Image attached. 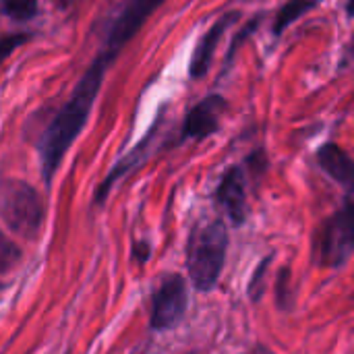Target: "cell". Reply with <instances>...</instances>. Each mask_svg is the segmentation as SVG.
<instances>
[{
	"label": "cell",
	"mask_w": 354,
	"mask_h": 354,
	"mask_svg": "<svg viewBox=\"0 0 354 354\" xmlns=\"http://www.w3.org/2000/svg\"><path fill=\"white\" fill-rule=\"evenodd\" d=\"M110 60L112 58L106 52L93 60V64L85 71V75L77 83L71 100L60 108V112L56 114V118L48 127V131L41 139V170H44L46 183L52 180V176H54L56 168L60 166L64 153L68 151L73 141L83 131V127L89 118L91 106L100 93L104 73H106V66Z\"/></svg>",
	"instance_id": "obj_1"
},
{
	"label": "cell",
	"mask_w": 354,
	"mask_h": 354,
	"mask_svg": "<svg viewBox=\"0 0 354 354\" xmlns=\"http://www.w3.org/2000/svg\"><path fill=\"white\" fill-rule=\"evenodd\" d=\"M228 234L222 222H209L197 228L189 241L187 268L193 284L199 290H212L224 268Z\"/></svg>",
	"instance_id": "obj_2"
},
{
	"label": "cell",
	"mask_w": 354,
	"mask_h": 354,
	"mask_svg": "<svg viewBox=\"0 0 354 354\" xmlns=\"http://www.w3.org/2000/svg\"><path fill=\"white\" fill-rule=\"evenodd\" d=\"M0 218L23 239H35L41 228V201L35 189L23 180L0 183Z\"/></svg>",
	"instance_id": "obj_3"
},
{
	"label": "cell",
	"mask_w": 354,
	"mask_h": 354,
	"mask_svg": "<svg viewBox=\"0 0 354 354\" xmlns=\"http://www.w3.org/2000/svg\"><path fill=\"white\" fill-rule=\"evenodd\" d=\"M354 247V222L353 205L346 203L342 212L332 216L317 234L315 241V259L324 268H342L351 255Z\"/></svg>",
	"instance_id": "obj_4"
},
{
	"label": "cell",
	"mask_w": 354,
	"mask_h": 354,
	"mask_svg": "<svg viewBox=\"0 0 354 354\" xmlns=\"http://www.w3.org/2000/svg\"><path fill=\"white\" fill-rule=\"evenodd\" d=\"M164 0H131L122 8V12L116 17V21L110 27L108 44H106V54L114 58L147 23V19L156 12V8Z\"/></svg>",
	"instance_id": "obj_5"
},
{
	"label": "cell",
	"mask_w": 354,
	"mask_h": 354,
	"mask_svg": "<svg viewBox=\"0 0 354 354\" xmlns=\"http://www.w3.org/2000/svg\"><path fill=\"white\" fill-rule=\"evenodd\" d=\"M187 309V284L180 276H168L160 282L153 295L151 326L156 330H168L180 322Z\"/></svg>",
	"instance_id": "obj_6"
},
{
	"label": "cell",
	"mask_w": 354,
	"mask_h": 354,
	"mask_svg": "<svg viewBox=\"0 0 354 354\" xmlns=\"http://www.w3.org/2000/svg\"><path fill=\"white\" fill-rule=\"evenodd\" d=\"M224 110V100L220 95L205 97L197 106H193L185 118L183 137L189 139H203L218 131L220 127V114Z\"/></svg>",
	"instance_id": "obj_7"
},
{
	"label": "cell",
	"mask_w": 354,
	"mask_h": 354,
	"mask_svg": "<svg viewBox=\"0 0 354 354\" xmlns=\"http://www.w3.org/2000/svg\"><path fill=\"white\" fill-rule=\"evenodd\" d=\"M220 205L226 214V218L232 224H243L247 218V195H245V178L239 168H230L218 189Z\"/></svg>",
	"instance_id": "obj_8"
},
{
	"label": "cell",
	"mask_w": 354,
	"mask_h": 354,
	"mask_svg": "<svg viewBox=\"0 0 354 354\" xmlns=\"http://www.w3.org/2000/svg\"><path fill=\"white\" fill-rule=\"evenodd\" d=\"M239 21V12H226L222 15L212 27L209 31L201 37V41L197 44L195 48V54H193V60H191V77L193 79H201L205 77V73L209 71V64L214 60V54H216V48H218V41L222 39L224 31Z\"/></svg>",
	"instance_id": "obj_9"
},
{
	"label": "cell",
	"mask_w": 354,
	"mask_h": 354,
	"mask_svg": "<svg viewBox=\"0 0 354 354\" xmlns=\"http://www.w3.org/2000/svg\"><path fill=\"white\" fill-rule=\"evenodd\" d=\"M317 160L319 166L340 185L344 187H353L354 180V166L351 156L336 143H326L319 151H317Z\"/></svg>",
	"instance_id": "obj_10"
},
{
	"label": "cell",
	"mask_w": 354,
	"mask_h": 354,
	"mask_svg": "<svg viewBox=\"0 0 354 354\" xmlns=\"http://www.w3.org/2000/svg\"><path fill=\"white\" fill-rule=\"evenodd\" d=\"M313 8V2H309V0H290V2H286L282 8H280V12L276 15V23H274V33L276 35H282L284 33V29L288 27V25H292L297 19H301L307 10H311Z\"/></svg>",
	"instance_id": "obj_11"
},
{
	"label": "cell",
	"mask_w": 354,
	"mask_h": 354,
	"mask_svg": "<svg viewBox=\"0 0 354 354\" xmlns=\"http://www.w3.org/2000/svg\"><path fill=\"white\" fill-rule=\"evenodd\" d=\"M0 4L15 21H29L37 15V0H0Z\"/></svg>",
	"instance_id": "obj_12"
},
{
	"label": "cell",
	"mask_w": 354,
	"mask_h": 354,
	"mask_svg": "<svg viewBox=\"0 0 354 354\" xmlns=\"http://www.w3.org/2000/svg\"><path fill=\"white\" fill-rule=\"evenodd\" d=\"M21 261V251L19 247L8 241L2 232H0V274L10 272L17 263Z\"/></svg>",
	"instance_id": "obj_13"
},
{
	"label": "cell",
	"mask_w": 354,
	"mask_h": 354,
	"mask_svg": "<svg viewBox=\"0 0 354 354\" xmlns=\"http://www.w3.org/2000/svg\"><path fill=\"white\" fill-rule=\"evenodd\" d=\"M27 39H29V35H25V33H12V35L0 37V64H2L17 48H21Z\"/></svg>",
	"instance_id": "obj_14"
},
{
	"label": "cell",
	"mask_w": 354,
	"mask_h": 354,
	"mask_svg": "<svg viewBox=\"0 0 354 354\" xmlns=\"http://www.w3.org/2000/svg\"><path fill=\"white\" fill-rule=\"evenodd\" d=\"M259 23H261V17H257V19H251V21H249V23H247V25L241 29V33H239V35L232 39V46H230V52H228V62L232 60V54L236 52V46H241V44H243V41H245V39H247V37L253 33V29H257V25H259Z\"/></svg>",
	"instance_id": "obj_15"
},
{
	"label": "cell",
	"mask_w": 354,
	"mask_h": 354,
	"mask_svg": "<svg viewBox=\"0 0 354 354\" xmlns=\"http://www.w3.org/2000/svg\"><path fill=\"white\" fill-rule=\"evenodd\" d=\"M266 266H268V259L261 263V268L257 270V274H255V278H253V282H251V299H259L261 297V278H263V274H266Z\"/></svg>",
	"instance_id": "obj_16"
},
{
	"label": "cell",
	"mask_w": 354,
	"mask_h": 354,
	"mask_svg": "<svg viewBox=\"0 0 354 354\" xmlns=\"http://www.w3.org/2000/svg\"><path fill=\"white\" fill-rule=\"evenodd\" d=\"M309 2H317V0H309Z\"/></svg>",
	"instance_id": "obj_17"
}]
</instances>
